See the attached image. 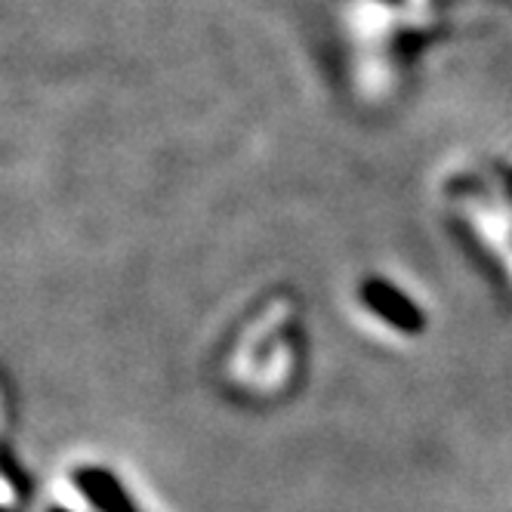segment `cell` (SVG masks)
<instances>
[{"mask_svg":"<svg viewBox=\"0 0 512 512\" xmlns=\"http://www.w3.org/2000/svg\"><path fill=\"white\" fill-rule=\"evenodd\" d=\"M75 485L99 512H139L124 485L102 466H81L75 472Z\"/></svg>","mask_w":512,"mask_h":512,"instance_id":"cell-1","label":"cell"},{"mask_svg":"<svg viewBox=\"0 0 512 512\" xmlns=\"http://www.w3.org/2000/svg\"><path fill=\"white\" fill-rule=\"evenodd\" d=\"M47 512H71V509H65V506H53V509H47Z\"/></svg>","mask_w":512,"mask_h":512,"instance_id":"cell-2","label":"cell"}]
</instances>
